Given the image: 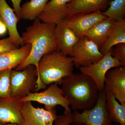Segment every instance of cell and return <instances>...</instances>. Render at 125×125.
Instances as JSON below:
<instances>
[{
	"instance_id": "obj_1",
	"label": "cell",
	"mask_w": 125,
	"mask_h": 125,
	"mask_svg": "<svg viewBox=\"0 0 125 125\" xmlns=\"http://www.w3.org/2000/svg\"><path fill=\"white\" fill-rule=\"evenodd\" d=\"M56 25L54 24L41 22L38 18L34 20L33 24L26 29L21 36L24 44L31 45V51L27 58L15 70H22L32 65L37 71L39 62L43 56L57 50L55 36Z\"/></svg>"
},
{
	"instance_id": "obj_2",
	"label": "cell",
	"mask_w": 125,
	"mask_h": 125,
	"mask_svg": "<svg viewBox=\"0 0 125 125\" xmlns=\"http://www.w3.org/2000/svg\"><path fill=\"white\" fill-rule=\"evenodd\" d=\"M60 85L63 96L74 111L90 109L96 104L98 89L89 76L82 73H73L62 79Z\"/></svg>"
},
{
	"instance_id": "obj_3",
	"label": "cell",
	"mask_w": 125,
	"mask_h": 125,
	"mask_svg": "<svg viewBox=\"0 0 125 125\" xmlns=\"http://www.w3.org/2000/svg\"><path fill=\"white\" fill-rule=\"evenodd\" d=\"M74 66L72 58L57 50L44 55L39 62L35 92L53 83L60 84L62 79L73 73Z\"/></svg>"
},
{
	"instance_id": "obj_4",
	"label": "cell",
	"mask_w": 125,
	"mask_h": 125,
	"mask_svg": "<svg viewBox=\"0 0 125 125\" xmlns=\"http://www.w3.org/2000/svg\"><path fill=\"white\" fill-rule=\"evenodd\" d=\"M105 88L99 91L97 101L93 107L81 113L74 111L72 113L73 122L75 125H113L108 119L106 108Z\"/></svg>"
},
{
	"instance_id": "obj_5",
	"label": "cell",
	"mask_w": 125,
	"mask_h": 125,
	"mask_svg": "<svg viewBox=\"0 0 125 125\" xmlns=\"http://www.w3.org/2000/svg\"><path fill=\"white\" fill-rule=\"evenodd\" d=\"M36 67L30 65L22 70H11L10 74V97L23 98L37 86Z\"/></svg>"
},
{
	"instance_id": "obj_6",
	"label": "cell",
	"mask_w": 125,
	"mask_h": 125,
	"mask_svg": "<svg viewBox=\"0 0 125 125\" xmlns=\"http://www.w3.org/2000/svg\"><path fill=\"white\" fill-rule=\"evenodd\" d=\"M23 102H36L45 105V109L49 110L60 105L65 109L64 112L70 113V103L63 96L62 88L56 83L51 84L46 89L41 92L30 93L28 96L21 98Z\"/></svg>"
},
{
	"instance_id": "obj_7",
	"label": "cell",
	"mask_w": 125,
	"mask_h": 125,
	"mask_svg": "<svg viewBox=\"0 0 125 125\" xmlns=\"http://www.w3.org/2000/svg\"><path fill=\"white\" fill-rule=\"evenodd\" d=\"M69 56L73 59L74 66L79 69L97 62L104 55L93 42L83 36L73 48Z\"/></svg>"
},
{
	"instance_id": "obj_8",
	"label": "cell",
	"mask_w": 125,
	"mask_h": 125,
	"mask_svg": "<svg viewBox=\"0 0 125 125\" xmlns=\"http://www.w3.org/2000/svg\"><path fill=\"white\" fill-rule=\"evenodd\" d=\"M120 66L119 61L113 57L109 52L97 62L88 66L81 67L79 69L81 73L91 78L99 91H101L105 88L104 81L107 72L112 68Z\"/></svg>"
},
{
	"instance_id": "obj_9",
	"label": "cell",
	"mask_w": 125,
	"mask_h": 125,
	"mask_svg": "<svg viewBox=\"0 0 125 125\" xmlns=\"http://www.w3.org/2000/svg\"><path fill=\"white\" fill-rule=\"evenodd\" d=\"M21 112L26 125H54L57 116L56 107L49 110L36 108L29 101L24 102Z\"/></svg>"
},
{
	"instance_id": "obj_10",
	"label": "cell",
	"mask_w": 125,
	"mask_h": 125,
	"mask_svg": "<svg viewBox=\"0 0 125 125\" xmlns=\"http://www.w3.org/2000/svg\"><path fill=\"white\" fill-rule=\"evenodd\" d=\"M23 103L21 98H0V125L23 124L21 112Z\"/></svg>"
},
{
	"instance_id": "obj_11",
	"label": "cell",
	"mask_w": 125,
	"mask_h": 125,
	"mask_svg": "<svg viewBox=\"0 0 125 125\" xmlns=\"http://www.w3.org/2000/svg\"><path fill=\"white\" fill-rule=\"evenodd\" d=\"M105 88L110 91L121 104L125 103V66L112 68L105 75Z\"/></svg>"
},
{
	"instance_id": "obj_12",
	"label": "cell",
	"mask_w": 125,
	"mask_h": 125,
	"mask_svg": "<svg viewBox=\"0 0 125 125\" xmlns=\"http://www.w3.org/2000/svg\"><path fill=\"white\" fill-rule=\"evenodd\" d=\"M102 12L76 14L66 19V25L80 38L94 24L107 17Z\"/></svg>"
},
{
	"instance_id": "obj_13",
	"label": "cell",
	"mask_w": 125,
	"mask_h": 125,
	"mask_svg": "<svg viewBox=\"0 0 125 125\" xmlns=\"http://www.w3.org/2000/svg\"><path fill=\"white\" fill-rule=\"evenodd\" d=\"M66 19L56 25L55 36L57 51L65 55L69 56L80 38L67 26Z\"/></svg>"
},
{
	"instance_id": "obj_14",
	"label": "cell",
	"mask_w": 125,
	"mask_h": 125,
	"mask_svg": "<svg viewBox=\"0 0 125 125\" xmlns=\"http://www.w3.org/2000/svg\"><path fill=\"white\" fill-rule=\"evenodd\" d=\"M112 0H71L67 5L66 19L78 14L104 12Z\"/></svg>"
},
{
	"instance_id": "obj_15",
	"label": "cell",
	"mask_w": 125,
	"mask_h": 125,
	"mask_svg": "<svg viewBox=\"0 0 125 125\" xmlns=\"http://www.w3.org/2000/svg\"><path fill=\"white\" fill-rule=\"evenodd\" d=\"M0 20L7 27L11 42L18 46H23L24 42L17 29L19 19L13 9L9 6L6 0H0Z\"/></svg>"
},
{
	"instance_id": "obj_16",
	"label": "cell",
	"mask_w": 125,
	"mask_h": 125,
	"mask_svg": "<svg viewBox=\"0 0 125 125\" xmlns=\"http://www.w3.org/2000/svg\"><path fill=\"white\" fill-rule=\"evenodd\" d=\"M71 0H50L38 18L43 22L58 24L66 19L67 5Z\"/></svg>"
},
{
	"instance_id": "obj_17",
	"label": "cell",
	"mask_w": 125,
	"mask_h": 125,
	"mask_svg": "<svg viewBox=\"0 0 125 125\" xmlns=\"http://www.w3.org/2000/svg\"><path fill=\"white\" fill-rule=\"evenodd\" d=\"M31 48L30 44H27L20 48L0 52V71L15 68L28 57Z\"/></svg>"
},
{
	"instance_id": "obj_18",
	"label": "cell",
	"mask_w": 125,
	"mask_h": 125,
	"mask_svg": "<svg viewBox=\"0 0 125 125\" xmlns=\"http://www.w3.org/2000/svg\"><path fill=\"white\" fill-rule=\"evenodd\" d=\"M115 22L107 17L87 30L84 36L93 42L98 47L99 50L108 36Z\"/></svg>"
},
{
	"instance_id": "obj_19",
	"label": "cell",
	"mask_w": 125,
	"mask_h": 125,
	"mask_svg": "<svg viewBox=\"0 0 125 125\" xmlns=\"http://www.w3.org/2000/svg\"><path fill=\"white\" fill-rule=\"evenodd\" d=\"M120 43H125V19L114 22L99 51L104 55L109 52L114 46Z\"/></svg>"
},
{
	"instance_id": "obj_20",
	"label": "cell",
	"mask_w": 125,
	"mask_h": 125,
	"mask_svg": "<svg viewBox=\"0 0 125 125\" xmlns=\"http://www.w3.org/2000/svg\"><path fill=\"white\" fill-rule=\"evenodd\" d=\"M105 88L106 108L108 119L112 122L125 125V103L119 104L111 92Z\"/></svg>"
},
{
	"instance_id": "obj_21",
	"label": "cell",
	"mask_w": 125,
	"mask_h": 125,
	"mask_svg": "<svg viewBox=\"0 0 125 125\" xmlns=\"http://www.w3.org/2000/svg\"><path fill=\"white\" fill-rule=\"evenodd\" d=\"M50 0H30L21 6L20 20H34L42 12Z\"/></svg>"
},
{
	"instance_id": "obj_22",
	"label": "cell",
	"mask_w": 125,
	"mask_h": 125,
	"mask_svg": "<svg viewBox=\"0 0 125 125\" xmlns=\"http://www.w3.org/2000/svg\"><path fill=\"white\" fill-rule=\"evenodd\" d=\"M109 6L106 10L102 12L104 15L115 22L125 19V0L112 1Z\"/></svg>"
},
{
	"instance_id": "obj_23",
	"label": "cell",
	"mask_w": 125,
	"mask_h": 125,
	"mask_svg": "<svg viewBox=\"0 0 125 125\" xmlns=\"http://www.w3.org/2000/svg\"><path fill=\"white\" fill-rule=\"evenodd\" d=\"M12 69L0 71V98L10 97V74Z\"/></svg>"
},
{
	"instance_id": "obj_24",
	"label": "cell",
	"mask_w": 125,
	"mask_h": 125,
	"mask_svg": "<svg viewBox=\"0 0 125 125\" xmlns=\"http://www.w3.org/2000/svg\"><path fill=\"white\" fill-rule=\"evenodd\" d=\"M113 57L120 62L121 65L125 66V43H120L114 46L109 51Z\"/></svg>"
},
{
	"instance_id": "obj_25",
	"label": "cell",
	"mask_w": 125,
	"mask_h": 125,
	"mask_svg": "<svg viewBox=\"0 0 125 125\" xmlns=\"http://www.w3.org/2000/svg\"><path fill=\"white\" fill-rule=\"evenodd\" d=\"M72 122V113L64 112L63 115L57 116L54 123V125H69Z\"/></svg>"
},
{
	"instance_id": "obj_26",
	"label": "cell",
	"mask_w": 125,
	"mask_h": 125,
	"mask_svg": "<svg viewBox=\"0 0 125 125\" xmlns=\"http://www.w3.org/2000/svg\"><path fill=\"white\" fill-rule=\"evenodd\" d=\"M18 47L11 42L9 37L0 40V52L16 49Z\"/></svg>"
},
{
	"instance_id": "obj_27",
	"label": "cell",
	"mask_w": 125,
	"mask_h": 125,
	"mask_svg": "<svg viewBox=\"0 0 125 125\" xmlns=\"http://www.w3.org/2000/svg\"><path fill=\"white\" fill-rule=\"evenodd\" d=\"M13 4V10L15 14L18 17L19 20H20L21 10V2L22 0H11Z\"/></svg>"
},
{
	"instance_id": "obj_28",
	"label": "cell",
	"mask_w": 125,
	"mask_h": 125,
	"mask_svg": "<svg viewBox=\"0 0 125 125\" xmlns=\"http://www.w3.org/2000/svg\"><path fill=\"white\" fill-rule=\"evenodd\" d=\"M8 30L7 27L1 22L0 24V36H4L7 32Z\"/></svg>"
},
{
	"instance_id": "obj_29",
	"label": "cell",
	"mask_w": 125,
	"mask_h": 125,
	"mask_svg": "<svg viewBox=\"0 0 125 125\" xmlns=\"http://www.w3.org/2000/svg\"><path fill=\"white\" fill-rule=\"evenodd\" d=\"M26 125L24 123L22 125H18V124H15V123H8V124H5V125Z\"/></svg>"
},
{
	"instance_id": "obj_30",
	"label": "cell",
	"mask_w": 125,
	"mask_h": 125,
	"mask_svg": "<svg viewBox=\"0 0 125 125\" xmlns=\"http://www.w3.org/2000/svg\"><path fill=\"white\" fill-rule=\"evenodd\" d=\"M1 21L0 20V24L1 23Z\"/></svg>"
}]
</instances>
